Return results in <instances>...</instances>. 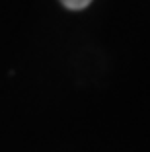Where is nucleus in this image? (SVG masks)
I'll use <instances>...</instances> for the list:
<instances>
[{
	"label": "nucleus",
	"mask_w": 150,
	"mask_h": 152,
	"mask_svg": "<svg viewBox=\"0 0 150 152\" xmlns=\"http://www.w3.org/2000/svg\"><path fill=\"white\" fill-rule=\"evenodd\" d=\"M62 6L68 10H84L86 6H90L94 0H61Z\"/></svg>",
	"instance_id": "nucleus-1"
}]
</instances>
